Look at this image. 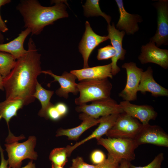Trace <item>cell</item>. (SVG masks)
Wrapping results in <instances>:
<instances>
[{
    "label": "cell",
    "mask_w": 168,
    "mask_h": 168,
    "mask_svg": "<svg viewBox=\"0 0 168 168\" xmlns=\"http://www.w3.org/2000/svg\"><path fill=\"white\" fill-rule=\"evenodd\" d=\"M31 37L28 43L26 53L16 59V64L9 74L3 79L6 99L19 98L24 105L33 102L37 77L41 73L40 58Z\"/></svg>",
    "instance_id": "obj_1"
},
{
    "label": "cell",
    "mask_w": 168,
    "mask_h": 168,
    "mask_svg": "<svg viewBox=\"0 0 168 168\" xmlns=\"http://www.w3.org/2000/svg\"><path fill=\"white\" fill-rule=\"evenodd\" d=\"M50 7L44 6L37 0H22L16 7L22 16L24 27L30 30L32 35L40 34L44 27L57 20L68 17L65 1L54 0Z\"/></svg>",
    "instance_id": "obj_2"
},
{
    "label": "cell",
    "mask_w": 168,
    "mask_h": 168,
    "mask_svg": "<svg viewBox=\"0 0 168 168\" xmlns=\"http://www.w3.org/2000/svg\"><path fill=\"white\" fill-rule=\"evenodd\" d=\"M24 138L25 137L23 135L16 137L9 131L5 144L8 156V168H20L22 161L25 159L37 160L38 156L34 151L36 143V137L30 136L26 141L21 143L18 142V141Z\"/></svg>",
    "instance_id": "obj_3"
},
{
    "label": "cell",
    "mask_w": 168,
    "mask_h": 168,
    "mask_svg": "<svg viewBox=\"0 0 168 168\" xmlns=\"http://www.w3.org/2000/svg\"><path fill=\"white\" fill-rule=\"evenodd\" d=\"M77 87L80 95L75 102L78 106L110 98L112 85L107 78L82 80L77 83Z\"/></svg>",
    "instance_id": "obj_4"
},
{
    "label": "cell",
    "mask_w": 168,
    "mask_h": 168,
    "mask_svg": "<svg viewBox=\"0 0 168 168\" xmlns=\"http://www.w3.org/2000/svg\"><path fill=\"white\" fill-rule=\"evenodd\" d=\"M96 140L97 144L105 147L108 154L120 162L123 160L130 162L135 159L134 151L138 146L133 139L101 137Z\"/></svg>",
    "instance_id": "obj_5"
},
{
    "label": "cell",
    "mask_w": 168,
    "mask_h": 168,
    "mask_svg": "<svg viewBox=\"0 0 168 168\" xmlns=\"http://www.w3.org/2000/svg\"><path fill=\"white\" fill-rule=\"evenodd\" d=\"M75 110L77 112L84 113L96 119L100 116L124 112L120 104L111 97L94 101L90 104L78 105Z\"/></svg>",
    "instance_id": "obj_6"
},
{
    "label": "cell",
    "mask_w": 168,
    "mask_h": 168,
    "mask_svg": "<svg viewBox=\"0 0 168 168\" xmlns=\"http://www.w3.org/2000/svg\"><path fill=\"white\" fill-rule=\"evenodd\" d=\"M142 126L136 119L120 113L114 126L105 134L108 138L133 139Z\"/></svg>",
    "instance_id": "obj_7"
},
{
    "label": "cell",
    "mask_w": 168,
    "mask_h": 168,
    "mask_svg": "<svg viewBox=\"0 0 168 168\" xmlns=\"http://www.w3.org/2000/svg\"><path fill=\"white\" fill-rule=\"evenodd\" d=\"M138 147L149 144L160 147H168V135L159 126L149 124L142 126L133 139Z\"/></svg>",
    "instance_id": "obj_8"
},
{
    "label": "cell",
    "mask_w": 168,
    "mask_h": 168,
    "mask_svg": "<svg viewBox=\"0 0 168 168\" xmlns=\"http://www.w3.org/2000/svg\"><path fill=\"white\" fill-rule=\"evenodd\" d=\"M122 67L126 70L127 82L124 88L119 94V96L124 100H136L143 70L138 68L136 63L133 62L125 63Z\"/></svg>",
    "instance_id": "obj_9"
},
{
    "label": "cell",
    "mask_w": 168,
    "mask_h": 168,
    "mask_svg": "<svg viewBox=\"0 0 168 168\" xmlns=\"http://www.w3.org/2000/svg\"><path fill=\"white\" fill-rule=\"evenodd\" d=\"M109 39L107 36H101L96 33L88 21L85 23V30L79 45V52L83 60V68L89 67L88 59L95 48L100 43Z\"/></svg>",
    "instance_id": "obj_10"
},
{
    "label": "cell",
    "mask_w": 168,
    "mask_h": 168,
    "mask_svg": "<svg viewBox=\"0 0 168 168\" xmlns=\"http://www.w3.org/2000/svg\"><path fill=\"white\" fill-rule=\"evenodd\" d=\"M157 11V28L155 35L150 41L159 47L167 44L168 41V1H159L156 4Z\"/></svg>",
    "instance_id": "obj_11"
},
{
    "label": "cell",
    "mask_w": 168,
    "mask_h": 168,
    "mask_svg": "<svg viewBox=\"0 0 168 168\" xmlns=\"http://www.w3.org/2000/svg\"><path fill=\"white\" fill-rule=\"evenodd\" d=\"M141 53L138 59L142 64L152 63L160 66L164 69L168 68V50L162 49L155 45V43L150 41L141 47Z\"/></svg>",
    "instance_id": "obj_12"
},
{
    "label": "cell",
    "mask_w": 168,
    "mask_h": 168,
    "mask_svg": "<svg viewBox=\"0 0 168 168\" xmlns=\"http://www.w3.org/2000/svg\"><path fill=\"white\" fill-rule=\"evenodd\" d=\"M107 30L108 34L107 36L110 39L112 46L116 51V54L111 58V74L112 76L117 74L120 71V68L117 65L119 59L123 60L125 59L126 50L122 46V41L125 34L124 31L119 30L115 28L114 24L112 25H108Z\"/></svg>",
    "instance_id": "obj_13"
},
{
    "label": "cell",
    "mask_w": 168,
    "mask_h": 168,
    "mask_svg": "<svg viewBox=\"0 0 168 168\" xmlns=\"http://www.w3.org/2000/svg\"><path fill=\"white\" fill-rule=\"evenodd\" d=\"M119 104L124 112L138 119L143 125L149 124L150 120L155 119L157 116V113L151 105L133 104L126 100L121 101Z\"/></svg>",
    "instance_id": "obj_14"
},
{
    "label": "cell",
    "mask_w": 168,
    "mask_h": 168,
    "mask_svg": "<svg viewBox=\"0 0 168 168\" xmlns=\"http://www.w3.org/2000/svg\"><path fill=\"white\" fill-rule=\"evenodd\" d=\"M41 73L48 74L53 77L54 80L52 82H57L59 83L60 87L55 92L58 96L67 99L69 93H72L74 95H76L79 92L77 83L75 82L77 78L72 73L65 71L61 76H58L54 74L50 70H42Z\"/></svg>",
    "instance_id": "obj_15"
},
{
    "label": "cell",
    "mask_w": 168,
    "mask_h": 168,
    "mask_svg": "<svg viewBox=\"0 0 168 168\" xmlns=\"http://www.w3.org/2000/svg\"><path fill=\"white\" fill-rule=\"evenodd\" d=\"M119 14V20L116 25L117 29L124 31L128 35H133L139 30L138 23L142 21L139 15L127 12L124 8L123 0H116Z\"/></svg>",
    "instance_id": "obj_16"
},
{
    "label": "cell",
    "mask_w": 168,
    "mask_h": 168,
    "mask_svg": "<svg viewBox=\"0 0 168 168\" xmlns=\"http://www.w3.org/2000/svg\"><path fill=\"white\" fill-rule=\"evenodd\" d=\"M119 114H114L101 117L99 126L90 135L82 141L77 142L73 146L68 145L66 147L68 157L76 148L88 141L94 138L97 139L105 135L115 124Z\"/></svg>",
    "instance_id": "obj_17"
},
{
    "label": "cell",
    "mask_w": 168,
    "mask_h": 168,
    "mask_svg": "<svg viewBox=\"0 0 168 168\" xmlns=\"http://www.w3.org/2000/svg\"><path fill=\"white\" fill-rule=\"evenodd\" d=\"M79 118L82 120L79 125L71 128L59 129L57 132L56 136H65L68 140L77 141L85 131L99 124L100 121V118L96 119L82 113L79 114Z\"/></svg>",
    "instance_id": "obj_18"
},
{
    "label": "cell",
    "mask_w": 168,
    "mask_h": 168,
    "mask_svg": "<svg viewBox=\"0 0 168 168\" xmlns=\"http://www.w3.org/2000/svg\"><path fill=\"white\" fill-rule=\"evenodd\" d=\"M138 91L143 94L148 92L155 97L168 96V89L158 84L154 78L152 69L151 67H149L146 71L143 72Z\"/></svg>",
    "instance_id": "obj_19"
},
{
    "label": "cell",
    "mask_w": 168,
    "mask_h": 168,
    "mask_svg": "<svg viewBox=\"0 0 168 168\" xmlns=\"http://www.w3.org/2000/svg\"><path fill=\"white\" fill-rule=\"evenodd\" d=\"M111 63L93 67L71 71L79 81L86 80L100 79L113 78Z\"/></svg>",
    "instance_id": "obj_20"
},
{
    "label": "cell",
    "mask_w": 168,
    "mask_h": 168,
    "mask_svg": "<svg viewBox=\"0 0 168 168\" xmlns=\"http://www.w3.org/2000/svg\"><path fill=\"white\" fill-rule=\"evenodd\" d=\"M30 33V30L26 28L13 40L7 43L0 44V51L9 53L17 59L26 53L27 50L25 49L24 44L26 39Z\"/></svg>",
    "instance_id": "obj_21"
},
{
    "label": "cell",
    "mask_w": 168,
    "mask_h": 168,
    "mask_svg": "<svg viewBox=\"0 0 168 168\" xmlns=\"http://www.w3.org/2000/svg\"><path fill=\"white\" fill-rule=\"evenodd\" d=\"M24 105L23 101L19 98L6 99L0 102V120L2 118L5 120L9 130V124L11 119L14 116H16L18 110Z\"/></svg>",
    "instance_id": "obj_22"
},
{
    "label": "cell",
    "mask_w": 168,
    "mask_h": 168,
    "mask_svg": "<svg viewBox=\"0 0 168 168\" xmlns=\"http://www.w3.org/2000/svg\"><path fill=\"white\" fill-rule=\"evenodd\" d=\"M54 91L47 90L44 88L38 82L33 96L37 99L40 102L41 108L38 112V115L47 119V111L53 104L50 102Z\"/></svg>",
    "instance_id": "obj_23"
},
{
    "label": "cell",
    "mask_w": 168,
    "mask_h": 168,
    "mask_svg": "<svg viewBox=\"0 0 168 168\" xmlns=\"http://www.w3.org/2000/svg\"><path fill=\"white\" fill-rule=\"evenodd\" d=\"M98 0H87L83 5L84 15L87 17L90 16H102L106 21L108 25L110 24L111 17L103 12L99 6Z\"/></svg>",
    "instance_id": "obj_24"
},
{
    "label": "cell",
    "mask_w": 168,
    "mask_h": 168,
    "mask_svg": "<svg viewBox=\"0 0 168 168\" xmlns=\"http://www.w3.org/2000/svg\"><path fill=\"white\" fill-rule=\"evenodd\" d=\"M16 62L11 54L0 51V74L3 79L9 74L14 67Z\"/></svg>",
    "instance_id": "obj_25"
},
{
    "label": "cell",
    "mask_w": 168,
    "mask_h": 168,
    "mask_svg": "<svg viewBox=\"0 0 168 168\" xmlns=\"http://www.w3.org/2000/svg\"><path fill=\"white\" fill-rule=\"evenodd\" d=\"M68 157L66 147H61L53 149L50 152L49 159L52 163L63 167L68 161Z\"/></svg>",
    "instance_id": "obj_26"
},
{
    "label": "cell",
    "mask_w": 168,
    "mask_h": 168,
    "mask_svg": "<svg viewBox=\"0 0 168 168\" xmlns=\"http://www.w3.org/2000/svg\"><path fill=\"white\" fill-rule=\"evenodd\" d=\"M116 54V51L114 47L108 45L98 49L97 58L99 60H107L112 58Z\"/></svg>",
    "instance_id": "obj_27"
},
{
    "label": "cell",
    "mask_w": 168,
    "mask_h": 168,
    "mask_svg": "<svg viewBox=\"0 0 168 168\" xmlns=\"http://www.w3.org/2000/svg\"><path fill=\"white\" fill-rule=\"evenodd\" d=\"M164 160V154L161 152L158 154L151 163L146 166H136L130 163L129 168H161V164Z\"/></svg>",
    "instance_id": "obj_28"
},
{
    "label": "cell",
    "mask_w": 168,
    "mask_h": 168,
    "mask_svg": "<svg viewBox=\"0 0 168 168\" xmlns=\"http://www.w3.org/2000/svg\"><path fill=\"white\" fill-rule=\"evenodd\" d=\"M72 161V166L69 168H98L102 164L98 165H90L85 162L80 156L73 159Z\"/></svg>",
    "instance_id": "obj_29"
},
{
    "label": "cell",
    "mask_w": 168,
    "mask_h": 168,
    "mask_svg": "<svg viewBox=\"0 0 168 168\" xmlns=\"http://www.w3.org/2000/svg\"><path fill=\"white\" fill-rule=\"evenodd\" d=\"M90 158L94 165H98L102 163L106 159L105 154L99 150H96L93 151L91 155Z\"/></svg>",
    "instance_id": "obj_30"
},
{
    "label": "cell",
    "mask_w": 168,
    "mask_h": 168,
    "mask_svg": "<svg viewBox=\"0 0 168 168\" xmlns=\"http://www.w3.org/2000/svg\"><path fill=\"white\" fill-rule=\"evenodd\" d=\"M107 156V158L98 168H119L121 162L108 154Z\"/></svg>",
    "instance_id": "obj_31"
},
{
    "label": "cell",
    "mask_w": 168,
    "mask_h": 168,
    "mask_svg": "<svg viewBox=\"0 0 168 168\" xmlns=\"http://www.w3.org/2000/svg\"><path fill=\"white\" fill-rule=\"evenodd\" d=\"M46 116L47 119H49L53 121L58 120L62 118L53 104L48 109Z\"/></svg>",
    "instance_id": "obj_32"
},
{
    "label": "cell",
    "mask_w": 168,
    "mask_h": 168,
    "mask_svg": "<svg viewBox=\"0 0 168 168\" xmlns=\"http://www.w3.org/2000/svg\"><path fill=\"white\" fill-rule=\"evenodd\" d=\"M54 105L62 117L67 114L68 112V108L65 104L62 102H59Z\"/></svg>",
    "instance_id": "obj_33"
},
{
    "label": "cell",
    "mask_w": 168,
    "mask_h": 168,
    "mask_svg": "<svg viewBox=\"0 0 168 168\" xmlns=\"http://www.w3.org/2000/svg\"><path fill=\"white\" fill-rule=\"evenodd\" d=\"M0 151L1 155V162L0 165V168H8V162L7 160L5 159L4 155L3 150L0 145Z\"/></svg>",
    "instance_id": "obj_34"
},
{
    "label": "cell",
    "mask_w": 168,
    "mask_h": 168,
    "mask_svg": "<svg viewBox=\"0 0 168 168\" xmlns=\"http://www.w3.org/2000/svg\"><path fill=\"white\" fill-rule=\"evenodd\" d=\"M8 30V28L3 20L0 14V31L3 33L6 32Z\"/></svg>",
    "instance_id": "obj_35"
},
{
    "label": "cell",
    "mask_w": 168,
    "mask_h": 168,
    "mask_svg": "<svg viewBox=\"0 0 168 168\" xmlns=\"http://www.w3.org/2000/svg\"><path fill=\"white\" fill-rule=\"evenodd\" d=\"M130 163L126 160H122L120 163L119 168H129Z\"/></svg>",
    "instance_id": "obj_36"
},
{
    "label": "cell",
    "mask_w": 168,
    "mask_h": 168,
    "mask_svg": "<svg viewBox=\"0 0 168 168\" xmlns=\"http://www.w3.org/2000/svg\"><path fill=\"white\" fill-rule=\"evenodd\" d=\"M20 168H35V164L33 162V160H31L26 165L23 167Z\"/></svg>",
    "instance_id": "obj_37"
},
{
    "label": "cell",
    "mask_w": 168,
    "mask_h": 168,
    "mask_svg": "<svg viewBox=\"0 0 168 168\" xmlns=\"http://www.w3.org/2000/svg\"><path fill=\"white\" fill-rule=\"evenodd\" d=\"M11 2L10 0H0V7L2 6L9 3Z\"/></svg>",
    "instance_id": "obj_38"
},
{
    "label": "cell",
    "mask_w": 168,
    "mask_h": 168,
    "mask_svg": "<svg viewBox=\"0 0 168 168\" xmlns=\"http://www.w3.org/2000/svg\"><path fill=\"white\" fill-rule=\"evenodd\" d=\"M3 78L0 74V90H4L3 84Z\"/></svg>",
    "instance_id": "obj_39"
},
{
    "label": "cell",
    "mask_w": 168,
    "mask_h": 168,
    "mask_svg": "<svg viewBox=\"0 0 168 168\" xmlns=\"http://www.w3.org/2000/svg\"><path fill=\"white\" fill-rule=\"evenodd\" d=\"M4 40V36L2 34V33L0 31V44H3Z\"/></svg>",
    "instance_id": "obj_40"
},
{
    "label": "cell",
    "mask_w": 168,
    "mask_h": 168,
    "mask_svg": "<svg viewBox=\"0 0 168 168\" xmlns=\"http://www.w3.org/2000/svg\"><path fill=\"white\" fill-rule=\"evenodd\" d=\"M51 164L52 168H64L63 167L58 166L52 163Z\"/></svg>",
    "instance_id": "obj_41"
}]
</instances>
